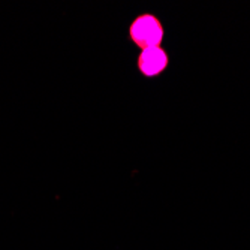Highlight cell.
<instances>
[{
	"instance_id": "obj_1",
	"label": "cell",
	"mask_w": 250,
	"mask_h": 250,
	"mask_svg": "<svg viewBox=\"0 0 250 250\" xmlns=\"http://www.w3.org/2000/svg\"><path fill=\"white\" fill-rule=\"evenodd\" d=\"M129 38L136 47L141 48V51L161 47L164 41V26L157 17L151 14H141L129 26Z\"/></svg>"
},
{
	"instance_id": "obj_2",
	"label": "cell",
	"mask_w": 250,
	"mask_h": 250,
	"mask_svg": "<svg viewBox=\"0 0 250 250\" xmlns=\"http://www.w3.org/2000/svg\"><path fill=\"white\" fill-rule=\"evenodd\" d=\"M168 64H169V57L162 47L143 50L138 56V62H136L138 71L147 78L161 75L168 67Z\"/></svg>"
}]
</instances>
